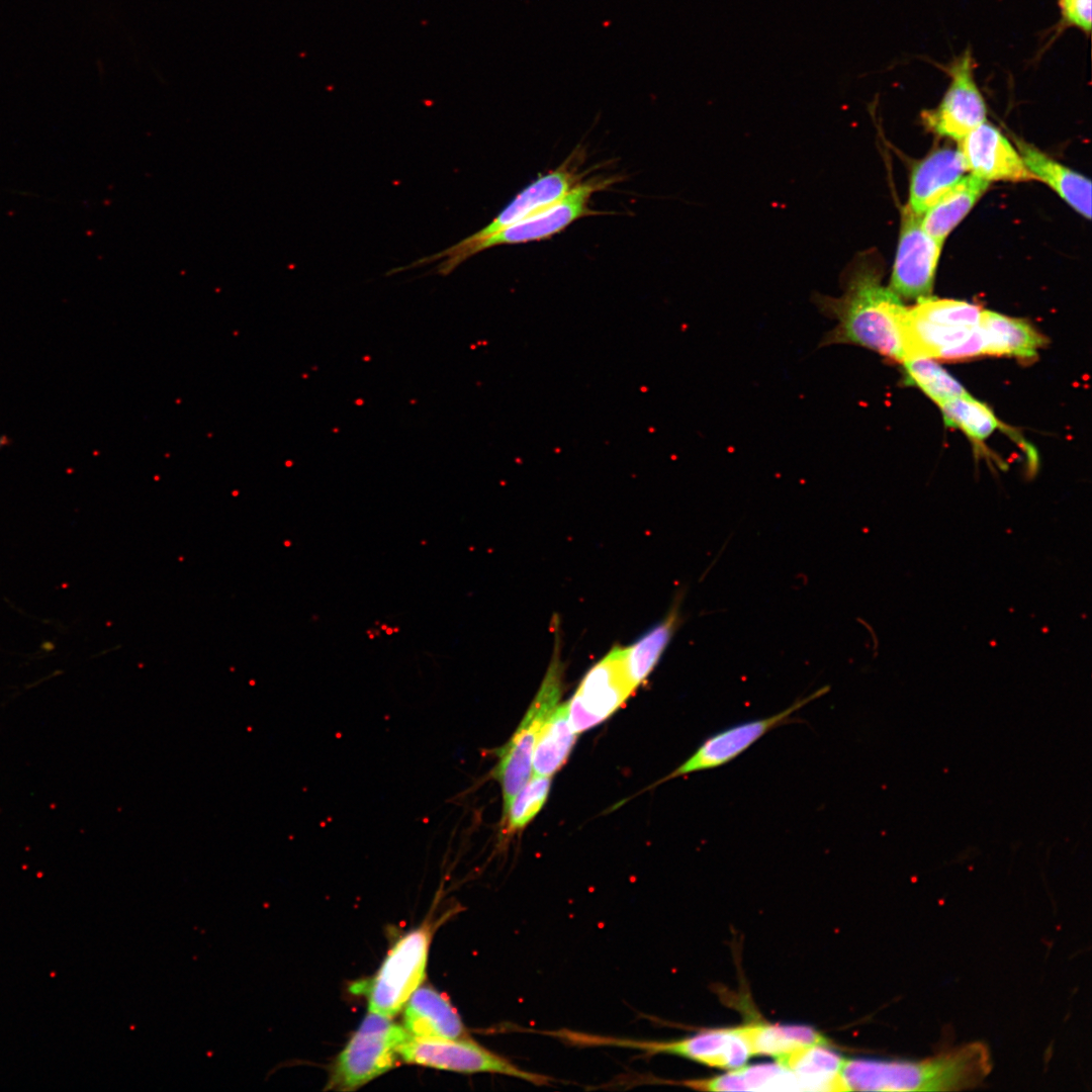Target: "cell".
<instances>
[{
    "instance_id": "6da1fadb",
    "label": "cell",
    "mask_w": 1092,
    "mask_h": 1092,
    "mask_svg": "<svg viewBox=\"0 0 1092 1092\" xmlns=\"http://www.w3.org/2000/svg\"><path fill=\"white\" fill-rule=\"evenodd\" d=\"M814 300L823 313L836 321L824 344H854L898 362L906 359L907 307L881 283L878 267L867 256L854 259L846 269L841 295L817 294Z\"/></svg>"
},
{
    "instance_id": "44dd1931",
    "label": "cell",
    "mask_w": 1092,
    "mask_h": 1092,
    "mask_svg": "<svg viewBox=\"0 0 1092 1092\" xmlns=\"http://www.w3.org/2000/svg\"><path fill=\"white\" fill-rule=\"evenodd\" d=\"M751 1056H769L776 1060L799 1049L828 1043V1039L815 1028L804 1024L749 1023L738 1026Z\"/></svg>"
},
{
    "instance_id": "8fae6325",
    "label": "cell",
    "mask_w": 1092,
    "mask_h": 1092,
    "mask_svg": "<svg viewBox=\"0 0 1092 1092\" xmlns=\"http://www.w3.org/2000/svg\"><path fill=\"white\" fill-rule=\"evenodd\" d=\"M613 182V178H592L580 181L555 203L473 246L468 252V259L488 248L548 239L581 217L598 214L589 206L590 198L594 193L605 189Z\"/></svg>"
},
{
    "instance_id": "7a4b0ae2",
    "label": "cell",
    "mask_w": 1092,
    "mask_h": 1092,
    "mask_svg": "<svg viewBox=\"0 0 1092 1092\" xmlns=\"http://www.w3.org/2000/svg\"><path fill=\"white\" fill-rule=\"evenodd\" d=\"M991 1070L987 1046L974 1042L921 1061L845 1060V1091H953L981 1083Z\"/></svg>"
},
{
    "instance_id": "83f0119b",
    "label": "cell",
    "mask_w": 1092,
    "mask_h": 1092,
    "mask_svg": "<svg viewBox=\"0 0 1092 1092\" xmlns=\"http://www.w3.org/2000/svg\"><path fill=\"white\" fill-rule=\"evenodd\" d=\"M733 1070L740 1091H803L796 1075L779 1062L744 1065Z\"/></svg>"
},
{
    "instance_id": "484cf974",
    "label": "cell",
    "mask_w": 1092,
    "mask_h": 1092,
    "mask_svg": "<svg viewBox=\"0 0 1092 1092\" xmlns=\"http://www.w3.org/2000/svg\"><path fill=\"white\" fill-rule=\"evenodd\" d=\"M551 787L550 777L534 776L514 797L503 815L502 827L507 835L525 828L545 804Z\"/></svg>"
},
{
    "instance_id": "f1b7e54d",
    "label": "cell",
    "mask_w": 1092,
    "mask_h": 1092,
    "mask_svg": "<svg viewBox=\"0 0 1092 1092\" xmlns=\"http://www.w3.org/2000/svg\"><path fill=\"white\" fill-rule=\"evenodd\" d=\"M1074 1H1077V0H1059V6H1063V5L1072 3Z\"/></svg>"
},
{
    "instance_id": "4fadbf2b",
    "label": "cell",
    "mask_w": 1092,
    "mask_h": 1092,
    "mask_svg": "<svg viewBox=\"0 0 1092 1092\" xmlns=\"http://www.w3.org/2000/svg\"><path fill=\"white\" fill-rule=\"evenodd\" d=\"M942 245L923 230L921 216L905 206L890 288L906 298L928 297Z\"/></svg>"
},
{
    "instance_id": "52a82bcc",
    "label": "cell",
    "mask_w": 1092,
    "mask_h": 1092,
    "mask_svg": "<svg viewBox=\"0 0 1092 1092\" xmlns=\"http://www.w3.org/2000/svg\"><path fill=\"white\" fill-rule=\"evenodd\" d=\"M431 937L428 924L408 931L373 978L351 986L354 993L366 995L369 1012L391 1018L402 1009L425 977Z\"/></svg>"
},
{
    "instance_id": "30bf717a",
    "label": "cell",
    "mask_w": 1092,
    "mask_h": 1092,
    "mask_svg": "<svg viewBox=\"0 0 1092 1092\" xmlns=\"http://www.w3.org/2000/svg\"><path fill=\"white\" fill-rule=\"evenodd\" d=\"M975 60L966 50L948 64V87L938 105L922 113L923 123L940 136L961 142L986 121L987 107L975 79Z\"/></svg>"
},
{
    "instance_id": "cb8c5ba5",
    "label": "cell",
    "mask_w": 1092,
    "mask_h": 1092,
    "mask_svg": "<svg viewBox=\"0 0 1092 1092\" xmlns=\"http://www.w3.org/2000/svg\"><path fill=\"white\" fill-rule=\"evenodd\" d=\"M939 407L947 427L960 429L976 442H982L1002 427L993 412L972 395L946 400Z\"/></svg>"
},
{
    "instance_id": "4316f807",
    "label": "cell",
    "mask_w": 1092,
    "mask_h": 1092,
    "mask_svg": "<svg viewBox=\"0 0 1092 1092\" xmlns=\"http://www.w3.org/2000/svg\"><path fill=\"white\" fill-rule=\"evenodd\" d=\"M908 310L915 317L932 324L976 327L979 325L983 309L966 301L937 299L928 296L918 299L917 304L908 308Z\"/></svg>"
},
{
    "instance_id": "d6986e66",
    "label": "cell",
    "mask_w": 1092,
    "mask_h": 1092,
    "mask_svg": "<svg viewBox=\"0 0 1092 1092\" xmlns=\"http://www.w3.org/2000/svg\"><path fill=\"white\" fill-rule=\"evenodd\" d=\"M845 1059L818 1043L799 1049L777 1060L798 1078L803 1091H845L841 1069Z\"/></svg>"
},
{
    "instance_id": "277c9868",
    "label": "cell",
    "mask_w": 1092,
    "mask_h": 1092,
    "mask_svg": "<svg viewBox=\"0 0 1092 1092\" xmlns=\"http://www.w3.org/2000/svg\"><path fill=\"white\" fill-rule=\"evenodd\" d=\"M558 648L553 654L541 687L524 718L510 740L495 754L497 762L491 776L503 793V815L508 811L514 797L532 775V757L542 729L558 706L562 690V664Z\"/></svg>"
},
{
    "instance_id": "8992f818",
    "label": "cell",
    "mask_w": 1092,
    "mask_h": 1092,
    "mask_svg": "<svg viewBox=\"0 0 1092 1092\" xmlns=\"http://www.w3.org/2000/svg\"><path fill=\"white\" fill-rule=\"evenodd\" d=\"M581 175L568 162L559 168L539 176L531 182L484 228L466 237L451 247L422 259L411 265L397 268L403 271L440 260L436 272L447 276L468 259L469 250L479 242L495 233L527 218L541 209L555 203L581 181Z\"/></svg>"
},
{
    "instance_id": "5b68a950",
    "label": "cell",
    "mask_w": 1092,
    "mask_h": 1092,
    "mask_svg": "<svg viewBox=\"0 0 1092 1092\" xmlns=\"http://www.w3.org/2000/svg\"><path fill=\"white\" fill-rule=\"evenodd\" d=\"M557 1037L572 1045L617 1046L642 1051L645 1054L678 1056L697 1063L722 1069H737L751 1057L749 1046L739 1027L703 1030L692 1036L672 1040H643L577 1032L557 1031Z\"/></svg>"
},
{
    "instance_id": "7402d4cb",
    "label": "cell",
    "mask_w": 1092,
    "mask_h": 1092,
    "mask_svg": "<svg viewBox=\"0 0 1092 1092\" xmlns=\"http://www.w3.org/2000/svg\"><path fill=\"white\" fill-rule=\"evenodd\" d=\"M679 600L666 616L628 647H623L624 664L631 684L638 688L651 673L669 644L679 622Z\"/></svg>"
},
{
    "instance_id": "9a60e30c",
    "label": "cell",
    "mask_w": 1092,
    "mask_h": 1092,
    "mask_svg": "<svg viewBox=\"0 0 1092 1092\" xmlns=\"http://www.w3.org/2000/svg\"><path fill=\"white\" fill-rule=\"evenodd\" d=\"M404 1006L402 1026L413 1036L448 1039L469 1037L456 1009L430 986L418 988Z\"/></svg>"
},
{
    "instance_id": "ba28073f",
    "label": "cell",
    "mask_w": 1092,
    "mask_h": 1092,
    "mask_svg": "<svg viewBox=\"0 0 1092 1092\" xmlns=\"http://www.w3.org/2000/svg\"><path fill=\"white\" fill-rule=\"evenodd\" d=\"M399 1057L401 1063L466 1074H502L535 1085H548L552 1080L548 1076L521 1069L470 1037L428 1038L410 1034L399 1048Z\"/></svg>"
},
{
    "instance_id": "5bb4252c",
    "label": "cell",
    "mask_w": 1092,
    "mask_h": 1092,
    "mask_svg": "<svg viewBox=\"0 0 1092 1092\" xmlns=\"http://www.w3.org/2000/svg\"><path fill=\"white\" fill-rule=\"evenodd\" d=\"M959 150L967 169L988 182L1034 179L1009 141L997 127L986 121L960 142Z\"/></svg>"
},
{
    "instance_id": "9c48e42d",
    "label": "cell",
    "mask_w": 1092,
    "mask_h": 1092,
    "mask_svg": "<svg viewBox=\"0 0 1092 1092\" xmlns=\"http://www.w3.org/2000/svg\"><path fill=\"white\" fill-rule=\"evenodd\" d=\"M636 690L624 664L623 647H613L583 676L566 703L573 730L578 734L613 715Z\"/></svg>"
},
{
    "instance_id": "ffe728a7",
    "label": "cell",
    "mask_w": 1092,
    "mask_h": 1092,
    "mask_svg": "<svg viewBox=\"0 0 1092 1092\" xmlns=\"http://www.w3.org/2000/svg\"><path fill=\"white\" fill-rule=\"evenodd\" d=\"M989 183L973 174L963 177L921 215L923 230L943 244L949 233L985 193Z\"/></svg>"
},
{
    "instance_id": "3957f363",
    "label": "cell",
    "mask_w": 1092,
    "mask_h": 1092,
    "mask_svg": "<svg viewBox=\"0 0 1092 1092\" xmlns=\"http://www.w3.org/2000/svg\"><path fill=\"white\" fill-rule=\"evenodd\" d=\"M408 1035L389 1017L369 1012L334 1062L326 1090L354 1091L395 1068Z\"/></svg>"
},
{
    "instance_id": "2e32d148",
    "label": "cell",
    "mask_w": 1092,
    "mask_h": 1092,
    "mask_svg": "<svg viewBox=\"0 0 1092 1092\" xmlns=\"http://www.w3.org/2000/svg\"><path fill=\"white\" fill-rule=\"evenodd\" d=\"M967 170L959 149L942 148L932 152L912 171L909 208L921 216L964 177Z\"/></svg>"
},
{
    "instance_id": "d4e9b609",
    "label": "cell",
    "mask_w": 1092,
    "mask_h": 1092,
    "mask_svg": "<svg viewBox=\"0 0 1092 1092\" xmlns=\"http://www.w3.org/2000/svg\"><path fill=\"white\" fill-rule=\"evenodd\" d=\"M902 363L907 382L920 388L938 405L956 397L970 395L958 380L931 358L913 357Z\"/></svg>"
},
{
    "instance_id": "ac0fdd59",
    "label": "cell",
    "mask_w": 1092,
    "mask_h": 1092,
    "mask_svg": "<svg viewBox=\"0 0 1092 1092\" xmlns=\"http://www.w3.org/2000/svg\"><path fill=\"white\" fill-rule=\"evenodd\" d=\"M979 328L984 341V355L1028 360L1034 358L1046 342L1027 322L990 310H982Z\"/></svg>"
},
{
    "instance_id": "7c38bea8",
    "label": "cell",
    "mask_w": 1092,
    "mask_h": 1092,
    "mask_svg": "<svg viewBox=\"0 0 1092 1092\" xmlns=\"http://www.w3.org/2000/svg\"><path fill=\"white\" fill-rule=\"evenodd\" d=\"M828 690V687H823L811 695L797 700L790 707L775 715L745 721L709 736L691 756L662 781L692 772L714 769L729 763L769 731L794 722L793 714L810 702L824 696Z\"/></svg>"
},
{
    "instance_id": "e0dca14e",
    "label": "cell",
    "mask_w": 1092,
    "mask_h": 1092,
    "mask_svg": "<svg viewBox=\"0 0 1092 1092\" xmlns=\"http://www.w3.org/2000/svg\"><path fill=\"white\" fill-rule=\"evenodd\" d=\"M1018 153L1034 179L1053 188L1073 209L1091 217V182L1032 145L1015 140Z\"/></svg>"
},
{
    "instance_id": "603a6c76",
    "label": "cell",
    "mask_w": 1092,
    "mask_h": 1092,
    "mask_svg": "<svg viewBox=\"0 0 1092 1092\" xmlns=\"http://www.w3.org/2000/svg\"><path fill=\"white\" fill-rule=\"evenodd\" d=\"M577 733L568 716L567 704L557 706L546 721L532 757L534 776L552 777L565 763Z\"/></svg>"
}]
</instances>
